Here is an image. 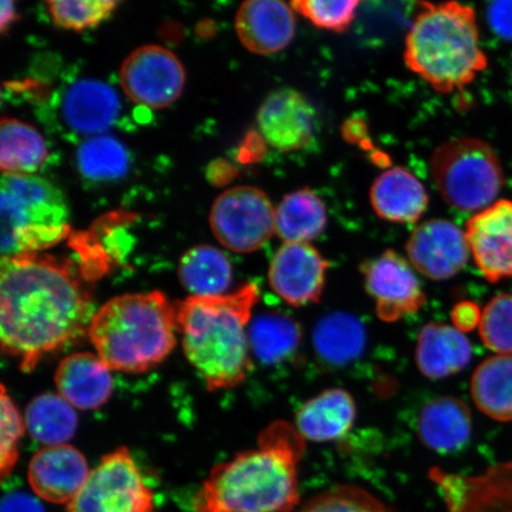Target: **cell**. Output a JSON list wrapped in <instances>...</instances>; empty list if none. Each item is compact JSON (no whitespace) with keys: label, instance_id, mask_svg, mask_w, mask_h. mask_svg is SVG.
Segmentation results:
<instances>
[{"label":"cell","instance_id":"obj_12","mask_svg":"<svg viewBox=\"0 0 512 512\" xmlns=\"http://www.w3.org/2000/svg\"><path fill=\"white\" fill-rule=\"evenodd\" d=\"M329 266L310 243H284L273 256L268 280L288 305L316 304L322 297Z\"/></svg>","mask_w":512,"mask_h":512},{"label":"cell","instance_id":"obj_30","mask_svg":"<svg viewBox=\"0 0 512 512\" xmlns=\"http://www.w3.org/2000/svg\"><path fill=\"white\" fill-rule=\"evenodd\" d=\"M249 347L261 363L284 362L302 342V329L297 322L279 312L256 317L248 328Z\"/></svg>","mask_w":512,"mask_h":512},{"label":"cell","instance_id":"obj_25","mask_svg":"<svg viewBox=\"0 0 512 512\" xmlns=\"http://www.w3.org/2000/svg\"><path fill=\"white\" fill-rule=\"evenodd\" d=\"M179 280L194 297H214L227 294L233 271L227 256L213 246H196L179 260Z\"/></svg>","mask_w":512,"mask_h":512},{"label":"cell","instance_id":"obj_40","mask_svg":"<svg viewBox=\"0 0 512 512\" xmlns=\"http://www.w3.org/2000/svg\"><path fill=\"white\" fill-rule=\"evenodd\" d=\"M17 11L14 2H2V8H0V30L3 34L8 31L12 24L17 21Z\"/></svg>","mask_w":512,"mask_h":512},{"label":"cell","instance_id":"obj_26","mask_svg":"<svg viewBox=\"0 0 512 512\" xmlns=\"http://www.w3.org/2000/svg\"><path fill=\"white\" fill-rule=\"evenodd\" d=\"M326 222L324 203L310 189L291 192L275 209V233L284 243H310L324 232Z\"/></svg>","mask_w":512,"mask_h":512},{"label":"cell","instance_id":"obj_18","mask_svg":"<svg viewBox=\"0 0 512 512\" xmlns=\"http://www.w3.org/2000/svg\"><path fill=\"white\" fill-rule=\"evenodd\" d=\"M111 369L91 352H76L60 362L55 373L57 392L80 411H93L113 394Z\"/></svg>","mask_w":512,"mask_h":512},{"label":"cell","instance_id":"obj_7","mask_svg":"<svg viewBox=\"0 0 512 512\" xmlns=\"http://www.w3.org/2000/svg\"><path fill=\"white\" fill-rule=\"evenodd\" d=\"M435 185L444 200L463 211H483L496 203L504 184L492 147L478 139L457 138L440 145L431 158Z\"/></svg>","mask_w":512,"mask_h":512},{"label":"cell","instance_id":"obj_1","mask_svg":"<svg viewBox=\"0 0 512 512\" xmlns=\"http://www.w3.org/2000/svg\"><path fill=\"white\" fill-rule=\"evenodd\" d=\"M92 311L91 294L69 262L40 253L2 258L0 342L24 373L87 332Z\"/></svg>","mask_w":512,"mask_h":512},{"label":"cell","instance_id":"obj_17","mask_svg":"<svg viewBox=\"0 0 512 512\" xmlns=\"http://www.w3.org/2000/svg\"><path fill=\"white\" fill-rule=\"evenodd\" d=\"M296 28L292 6L278 0H251L236 12V34L253 54L272 55L284 50L296 35Z\"/></svg>","mask_w":512,"mask_h":512},{"label":"cell","instance_id":"obj_14","mask_svg":"<svg viewBox=\"0 0 512 512\" xmlns=\"http://www.w3.org/2000/svg\"><path fill=\"white\" fill-rule=\"evenodd\" d=\"M465 234L486 280L512 278V202L498 201L477 213L467 222Z\"/></svg>","mask_w":512,"mask_h":512},{"label":"cell","instance_id":"obj_34","mask_svg":"<svg viewBox=\"0 0 512 512\" xmlns=\"http://www.w3.org/2000/svg\"><path fill=\"white\" fill-rule=\"evenodd\" d=\"M479 335L492 351L512 355V294L492 298L482 312Z\"/></svg>","mask_w":512,"mask_h":512},{"label":"cell","instance_id":"obj_28","mask_svg":"<svg viewBox=\"0 0 512 512\" xmlns=\"http://www.w3.org/2000/svg\"><path fill=\"white\" fill-rule=\"evenodd\" d=\"M471 394L479 411L489 418L512 421V355H497L479 364Z\"/></svg>","mask_w":512,"mask_h":512},{"label":"cell","instance_id":"obj_29","mask_svg":"<svg viewBox=\"0 0 512 512\" xmlns=\"http://www.w3.org/2000/svg\"><path fill=\"white\" fill-rule=\"evenodd\" d=\"M24 420L31 437L46 446L67 444L79 425L75 408L53 393L36 396L29 403Z\"/></svg>","mask_w":512,"mask_h":512},{"label":"cell","instance_id":"obj_37","mask_svg":"<svg viewBox=\"0 0 512 512\" xmlns=\"http://www.w3.org/2000/svg\"><path fill=\"white\" fill-rule=\"evenodd\" d=\"M488 21L499 37L512 41V2L492 3L488 9Z\"/></svg>","mask_w":512,"mask_h":512},{"label":"cell","instance_id":"obj_5","mask_svg":"<svg viewBox=\"0 0 512 512\" xmlns=\"http://www.w3.org/2000/svg\"><path fill=\"white\" fill-rule=\"evenodd\" d=\"M405 61L439 93L470 85L488 66L476 12L459 3H422L406 38Z\"/></svg>","mask_w":512,"mask_h":512},{"label":"cell","instance_id":"obj_24","mask_svg":"<svg viewBox=\"0 0 512 512\" xmlns=\"http://www.w3.org/2000/svg\"><path fill=\"white\" fill-rule=\"evenodd\" d=\"M312 341L320 360L330 366L344 367L360 358L366 350L367 332L356 316L334 312L319 320Z\"/></svg>","mask_w":512,"mask_h":512},{"label":"cell","instance_id":"obj_20","mask_svg":"<svg viewBox=\"0 0 512 512\" xmlns=\"http://www.w3.org/2000/svg\"><path fill=\"white\" fill-rule=\"evenodd\" d=\"M472 347L464 332L440 322L420 330L416 366L430 380H443L469 366Z\"/></svg>","mask_w":512,"mask_h":512},{"label":"cell","instance_id":"obj_11","mask_svg":"<svg viewBox=\"0 0 512 512\" xmlns=\"http://www.w3.org/2000/svg\"><path fill=\"white\" fill-rule=\"evenodd\" d=\"M366 288L376 303L377 316L395 323L418 313L426 294L416 278L411 262L394 251H386L362 265Z\"/></svg>","mask_w":512,"mask_h":512},{"label":"cell","instance_id":"obj_10","mask_svg":"<svg viewBox=\"0 0 512 512\" xmlns=\"http://www.w3.org/2000/svg\"><path fill=\"white\" fill-rule=\"evenodd\" d=\"M119 75L127 98L152 110L175 104L187 79L178 57L157 44L133 50L121 64Z\"/></svg>","mask_w":512,"mask_h":512},{"label":"cell","instance_id":"obj_23","mask_svg":"<svg viewBox=\"0 0 512 512\" xmlns=\"http://www.w3.org/2000/svg\"><path fill=\"white\" fill-rule=\"evenodd\" d=\"M416 427L422 444L431 450L456 452L471 439L470 409L462 400L450 396L433 399L422 407Z\"/></svg>","mask_w":512,"mask_h":512},{"label":"cell","instance_id":"obj_15","mask_svg":"<svg viewBox=\"0 0 512 512\" xmlns=\"http://www.w3.org/2000/svg\"><path fill=\"white\" fill-rule=\"evenodd\" d=\"M315 117V111L302 93L283 88L262 102L258 126L268 144L291 152L311 144L316 131Z\"/></svg>","mask_w":512,"mask_h":512},{"label":"cell","instance_id":"obj_36","mask_svg":"<svg viewBox=\"0 0 512 512\" xmlns=\"http://www.w3.org/2000/svg\"><path fill=\"white\" fill-rule=\"evenodd\" d=\"M360 2H328V0H297L292 2V9L310 21L319 29L343 32L354 21Z\"/></svg>","mask_w":512,"mask_h":512},{"label":"cell","instance_id":"obj_13","mask_svg":"<svg viewBox=\"0 0 512 512\" xmlns=\"http://www.w3.org/2000/svg\"><path fill=\"white\" fill-rule=\"evenodd\" d=\"M406 249L415 270L432 280L454 277L466 266L471 253L463 230L441 219L420 224L409 238Z\"/></svg>","mask_w":512,"mask_h":512},{"label":"cell","instance_id":"obj_3","mask_svg":"<svg viewBox=\"0 0 512 512\" xmlns=\"http://www.w3.org/2000/svg\"><path fill=\"white\" fill-rule=\"evenodd\" d=\"M259 298L258 286L246 284L223 296L174 303L184 354L210 392L239 386L251 371L248 328Z\"/></svg>","mask_w":512,"mask_h":512},{"label":"cell","instance_id":"obj_8","mask_svg":"<svg viewBox=\"0 0 512 512\" xmlns=\"http://www.w3.org/2000/svg\"><path fill=\"white\" fill-rule=\"evenodd\" d=\"M153 494L126 447L102 457L67 512H152Z\"/></svg>","mask_w":512,"mask_h":512},{"label":"cell","instance_id":"obj_19","mask_svg":"<svg viewBox=\"0 0 512 512\" xmlns=\"http://www.w3.org/2000/svg\"><path fill=\"white\" fill-rule=\"evenodd\" d=\"M120 101L114 89L104 82L80 80L67 89L62 114L73 131L85 136H102L117 120Z\"/></svg>","mask_w":512,"mask_h":512},{"label":"cell","instance_id":"obj_2","mask_svg":"<svg viewBox=\"0 0 512 512\" xmlns=\"http://www.w3.org/2000/svg\"><path fill=\"white\" fill-rule=\"evenodd\" d=\"M305 439L286 421L259 435L258 447L216 465L195 497L196 512H291L299 503Z\"/></svg>","mask_w":512,"mask_h":512},{"label":"cell","instance_id":"obj_35","mask_svg":"<svg viewBox=\"0 0 512 512\" xmlns=\"http://www.w3.org/2000/svg\"><path fill=\"white\" fill-rule=\"evenodd\" d=\"M0 473L2 478L10 475L19 457V443L24 435L25 420L19 413L14 400L8 394L4 384L0 395Z\"/></svg>","mask_w":512,"mask_h":512},{"label":"cell","instance_id":"obj_31","mask_svg":"<svg viewBox=\"0 0 512 512\" xmlns=\"http://www.w3.org/2000/svg\"><path fill=\"white\" fill-rule=\"evenodd\" d=\"M81 175L89 181H114L126 174L130 158L126 147L111 136L91 137L82 143L76 155Z\"/></svg>","mask_w":512,"mask_h":512},{"label":"cell","instance_id":"obj_39","mask_svg":"<svg viewBox=\"0 0 512 512\" xmlns=\"http://www.w3.org/2000/svg\"><path fill=\"white\" fill-rule=\"evenodd\" d=\"M0 512H46L40 501L27 492H10L2 501Z\"/></svg>","mask_w":512,"mask_h":512},{"label":"cell","instance_id":"obj_33","mask_svg":"<svg viewBox=\"0 0 512 512\" xmlns=\"http://www.w3.org/2000/svg\"><path fill=\"white\" fill-rule=\"evenodd\" d=\"M294 512H389L379 498L356 485H338L307 501Z\"/></svg>","mask_w":512,"mask_h":512},{"label":"cell","instance_id":"obj_9","mask_svg":"<svg viewBox=\"0 0 512 512\" xmlns=\"http://www.w3.org/2000/svg\"><path fill=\"white\" fill-rule=\"evenodd\" d=\"M209 223L222 246L235 253H252L275 233V209L264 191L241 185L216 198Z\"/></svg>","mask_w":512,"mask_h":512},{"label":"cell","instance_id":"obj_22","mask_svg":"<svg viewBox=\"0 0 512 512\" xmlns=\"http://www.w3.org/2000/svg\"><path fill=\"white\" fill-rule=\"evenodd\" d=\"M356 412L347 390L331 388L304 403L297 413L296 428L305 440L328 443L349 433Z\"/></svg>","mask_w":512,"mask_h":512},{"label":"cell","instance_id":"obj_6","mask_svg":"<svg viewBox=\"0 0 512 512\" xmlns=\"http://www.w3.org/2000/svg\"><path fill=\"white\" fill-rule=\"evenodd\" d=\"M0 217L2 258L40 253L69 233L66 197L53 183L35 175H3Z\"/></svg>","mask_w":512,"mask_h":512},{"label":"cell","instance_id":"obj_16","mask_svg":"<svg viewBox=\"0 0 512 512\" xmlns=\"http://www.w3.org/2000/svg\"><path fill=\"white\" fill-rule=\"evenodd\" d=\"M91 473L85 456L69 444L46 446L35 453L28 480L36 496L54 504H69Z\"/></svg>","mask_w":512,"mask_h":512},{"label":"cell","instance_id":"obj_21","mask_svg":"<svg viewBox=\"0 0 512 512\" xmlns=\"http://www.w3.org/2000/svg\"><path fill=\"white\" fill-rule=\"evenodd\" d=\"M428 201L424 185L403 168L382 172L370 189V202L376 215L389 222L418 221L425 214Z\"/></svg>","mask_w":512,"mask_h":512},{"label":"cell","instance_id":"obj_32","mask_svg":"<svg viewBox=\"0 0 512 512\" xmlns=\"http://www.w3.org/2000/svg\"><path fill=\"white\" fill-rule=\"evenodd\" d=\"M113 0H54L48 2V10L57 27L83 31L98 27L117 9Z\"/></svg>","mask_w":512,"mask_h":512},{"label":"cell","instance_id":"obj_38","mask_svg":"<svg viewBox=\"0 0 512 512\" xmlns=\"http://www.w3.org/2000/svg\"><path fill=\"white\" fill-rule=\"evenodd\" d=\"M482 312L477 304L472 302H462L454 306L452 311V322L454 328L462 332H470L479 326Z\"/></svg>","mask_w":512,"mask_h":512},{"label":"cell","instance_id":"obj_4","mask_svg":"<svg viewBox=\"0 0 512 512\" xmlns=\"http://www.w3.org/2000/svg\"><path fill=\"white\" fill-rule=\"evenodd\" d=\"M174 303L158 291L114 297L94 312L87 335L111 370L145 373L176 347Z\"/></svg>","mask_w":512,"mask_h":512},{"label":"cell","instance_id":"obj_27","mask_svg":"<svg viewBox=\"0 0 512 512\" xmlns=\"http://www.w3.org/2000/svg\"><path fill=\"white\" fill-rule=\"evenodd\" d=\"M48 158L41 133L14 118H3L0 124V168L3 175L32 176Z\"/></svg>","mask_w":512,"mask_h":512}]
</instances>
